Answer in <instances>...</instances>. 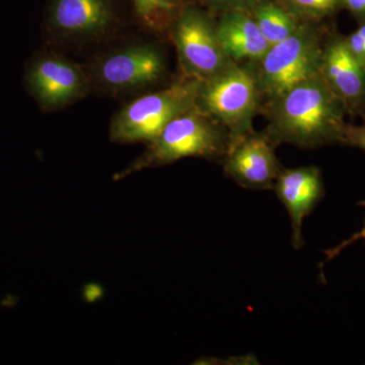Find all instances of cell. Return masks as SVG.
I'll list each match as a JSON object with an SVG mask.
<instances>
[{"label": "cell", "instance_id": "obj_5", "mask_svg": "<svg viewBox=\"0 0 365 365\" xmlns=\"http://www.w3.org/2000/svg\"><path fill=\"white\" fill-rule=\"evenodd\" d=\"M202 81L185 76L157 93L125 106L113 119L110 137L114 143H153L175 118L195 107Z\"/></svg>", "mask_w": 365, "mask_h": 365}, {"label": "cell", "instance_id": "obj_20", "mask_svg": "<svg viewBox=\"0 0 365 365\" xmlns=\"http://www.w3.org/2000/svg\"><path fill=\"white\" fill-rule=\"evenodd\" d=\"M342 144L354 146L365 151V123L360 126L347 124L343 135Z\"/></svg>", "mask_w": 365, "mask_h": 365}, {"label": "cell", "instance_id": "obj_11", "mask_svg": "<svg viewBox=\"0 0 365 365\" xmlns=\"http://www.w3.org/2000/svg\"><path fill=\"white\" fill-rule=\"evenodd\" d=\"M31 93L46 108L61 107L85 90L83 72L68 60L47 56L35 60L26 74Z\"/></svg>", "mask_w": 365, "mask_h": 365}, {"label": "cell", "instance_id": "obj_15", "mask_svg": "<svg viewBox=\"0 0 365 365\" xmlns=\"http://www.w3.org/2000/svg\"><path fill=\"white\" fill-rule=\"evenodd\" d=\"M300 20L316 21L333 16L342 9V0H279Z\"/></svg>", "mask_w": 365, "mask_h": 365}, {"label": "cell", "instance_id": "obj_9", "mask_svg": "<svg viewBox=\"0 0 365 365\" xmlns=\"http://www.w3.org/2000/svg\"><path fill=\"white\" fill-rule=\"evenodd\" d=\"M276 195L289 215L292 230V246L304 247L302 223L325 196L321 170L314 165L282 169L273 187Z\"/></svg>", "mask_w": 365, "mask_h": 365}, {"label": "cell", "instance_id": "obj_4", "mask_svg": "<svg viewBox=\"0 0 365 365\" xmlns=\"http://www.w3.org/2000/svg\"><path fill=\"white\" fill-rule=\"evenodd\" d=\"M261 104L253 64L239 62H232L215 78L202 81L197 100L202 111L227 129L230 143L253 132V120Z\"/></svg>", "mask_w": 365, "mask_h": 365}, {"label": "cell", "instance_id": "obj_8", "mask_svg": "<svg viewBox=\"0 0 365 365\" xmlns=\"http://www.w3.org/2000/svg\"><path fill=\"white\" fill-rule=\"evenodd\" d=\"M319 74L348 115L365 121V67L353 56L343 36L333 35L325 41Z\"/></svg>", "mask_w": 365, "mask_h": 365}, {"label": "cell", "instance_id": "obj_19", "mask_svg": "<svg viewBox=\"0 0 365 365\" xmlns=\"http://www.w3.org/2000/svg\"><path fill=\"white\" fill-rule=\"evenodd\" d=\"M357 204H359V206H361V207H365V200L359 201V202ZM364 240H365V220L364 222V225H362V227L360 228L359 232H355V234H353L351 237H348V239L344 240L343 242H341L338 246L324 251V253L326 255L325 263H327V262L333 260V259H335L336 257L339 256V254L343 251V250H345L346 248H348V247L351 246V245L354 244V242L364 241Z\"/></svg>", "mask_w": 365, "mask_h": 365}, {"label": "cell", "instance_id": "obj_18", "mask_svg": "<svg viewBox=\"0 0 365 365\" xmlns=\"http://www.w3.org/2000/svg\"><path fill=\"white\" fill-rule=\"evenodd\" d=\"M260 1L261 0H203L209 9L220 14L235 9L250 11L255 4Z\"/></svg>", "mask_w": 365, "mask_h": 365}, {"label": "cell", "instance_id": "obj_21", "mask_svg": "<svg viewBox=\"0 0 365 365\" xmlns=\"http://www.w3.org/2000/svg\"><path fill=\"white\" fill-rule=\"evenodd\" d=\"M342 9H347L359 24L365 21V0H342Z\"/></svg>", "mask_w": 365, "mask_h": 365}, {"label": "cell", "instance_id": "obj_13", "mask_svg": "<svg viewBox=\"0 0 365 365\" xmlns=\"http://www.w3.org/2000/svg\"><path fill=\"white\" fill-rule=\"evenodd\" d=\"M107 0H54L52 25L71 35H91L103 32L111 21Z\"/></svg>", "mask_w": 365, "mask_h": 365}, {"label": "cell", "instance_id": "obj_2", "mask_svg": "<svg viewBox=\"0 0 365 365\" xmlns=\"http://www.w3.org/2000/svg\"><path fill=\"white\" fill-rule=\"evenodd\" d=\"M230 144L227 129L196 105L173 119L148 144V150L118 177L121 179L138 170L169 165L186 158L222 160Z\"/></svg>", "mask_w": 365, "mask_h": 365}, {"label": "cell", "instance_id": "obj_3", "mask_svg": "<svg viewBox=\"0 0 365 365\" xmlns=\"http://www.w3.org/2000/svg\"><path fill=\"white\" fill-rule=\"evenodd\" d=\"M325 38L316 21H304L287 39L271 46L253 67L262 103H268L319 73Z\"/></svg>", "mask_w": 365, "mask_h": 365}, {"label": "cell", "instance_id": "obj_1", "mask_svg": "<svg viewBox=\"0 0 365 365\" xmlns=\"http://www.w3.org/2000/svg\"><path fill=\"white\" fill-rule=\"evenodd\" d=\"M262 108L268 119L262 133L275 146L289 143L297 148H317L342 144L348 113L319 73Z\"/></svg>", "mask_w": 365, "mask_h": 365}, {"label": "cell", "instance_id": "obj_16", "mask_svg": "<svg viewBox=\"0 0 365 365\" xmlns=\"http://www.w3.org/2000/svg\"><path fill=\"white\" fill-rule=\"evenodd\" d=\"M179 0H133L136 13L148 23H162L173 14Z\"/></svg>", "mask_w": 365, "mask_h": 365}, {"label": "cell", "instance_id": "obj_12", "mask_svg": "<svg viewBox=\"0 0 365 365\" xmlns=\"http://www.w3.org/2000/svg\"><path fill=\"white\" fill-rule=\"evenodd\" d=\"M216 32L223 52L239 63L259 61L271 47L251 13L244 9L220 14Z\"/></svg>", "mask_w": 365, "mask_h": 365}, {"label": "cell", "instance_id": "obj_6", "mask_svg": "<svg viewBox=\"0 0 365 365\" xmlns=\"http://www.w3.org/2000/svg\"><path fill=\"white\" fill-rule=\"evenodd\" d=\"M174 39L186 76L201 81L215 78L232 63L223 52L216 24L201 9H182L174 25Z\"/></svg>", "mask_w": 365, "mask_h": 365}, {"label": "cell", "instance_id": "obj_14", "mask_svg": "<svg viewBox=\"0 0 365 365\" xmlns=\"http://www.w3.org/2000/svg\"><path fill=\"white\" fill-rule=\"evenodd\" d=\"M249 11L270 46L287 39L304 21L279 0H261Z\"/></svg>", "mask_w": 365, "mask_h": 365}, {"label": "cell", "instance_id": "obj_10", "mask_svg": "<svg viewBox=\"0 0 365 365\" xmlns=\"http://www.w3.org/2000/svg\"><path fill=\"white\" fill-rule=\"evenodd\" d=\"M165 67V60L155 48L133 46L103 60L98 76L108 88L130 90L153 85L162 78Z\"/></svg>", "mask_w": 365, "mask_h": 365}, {"label": "cell", "instance_id": "obj_7", "mask_svg": "<svg viewBox=\"0 0 365 365\" xmlns=\"http://www.w3.org/2000/svg\"><path fill=\"white\" fill-rule=\"evenodd\" d=\"M274 145L263 133L251 132L230 143L222 158L223 170L242 188L273 189L283 168Z\"/></svg>", "mask_w": 365, "mask_h": 365}, {"label": "cell", "instance_id": "obj_17", "mask_svg": "<svg viewBox=\"0 0 365 365\" xmlns=\"http://www.w3.org/2000/svg\"><path fill=\"white\" fill-rule=\"evenodd\" d=\"M345 42L353 56L365 67V21L360 23L356 31L345 37Z\"/></svg>", "mask_w": 365, "mask_h": 365}]
</instances>
